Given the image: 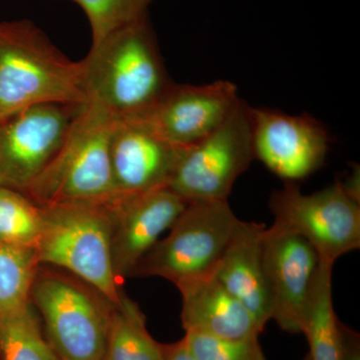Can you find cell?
Masks as SVG:
<instances>
[{
  "mask_svg": "<svg viewBox=\"0 0 360 360\" xmlns=\"http://www.w3.org/2000/svg\"><path fill=\"white\" fill-rule=\"evenodd\" d=\"M84 11L91 28L92 44L111 32L148 16L155 0H71Z\"/></svg>",
  "mask_w": 360,
  "mask_h": 360,
  "instance_id": "cell-22",
  "label": "cell"
},
{
  "mask_svg": "<svg viewBox=\"0 0 360 360\" xmlns=\"http://www.w3.org/2000/svg\"><path fill=\"white\" fill-rule=\"evenodd\" d=\"M303 360H310L309 359V354L307 355V356L304 357V359Z\"/></svg>",
  "mask_w": 360,
  "mask_h": 360,
  "instance_id": "cell-27",
  "label": "cell"
},
{
  "mask_svg": "<svg viewBox=\"0 0 360 360\" xmlns=\"http://www.w3.org/2000/svg\"><path fill=\"white\" fill-rule=\"evenodd\" d=\"M85 103L84 61L66 58L32 21L0 23V122L40 104Z\"/></svg>",
  "mask_w": 360,
  "mask_h": 360,
  "instance_id": "cell-2",
  "label": "cell"
},
{
  "mask_svg": "<svg viewBox=\"0 0 360 360\" xmlns=\"http://www.w3.org/2000/svg\"><path fill=\"white\" fill-rule=\"evenodd\" d=\"M115 122L97 106L82 104L65 141L26 195L39 207L111 200L115 191L110 144Z\"/></svg>",
  "mask_w": 360,
  "mask_h": 360,
  "instance_id": "cell-4",
  "label": "cell"
},
{
  "mask_svg": "<svg viewBox=\"0 0 360 360\" xmlns=\"http://www.w3.org/2000/svg\"><path fill=\"white\" fill-rule=\"evenodd\" d=\"M41 233L34 252L40 266L68 270L111 304L122 291L111 255L113 219L106 202H71L41 207Z\"/></svg>",
  "mask_w": 360,
  "mask_h": 360,
  "instance_id": "cell-3",
  "label": "cell"
},
{
  "mask_svg": "<svg viewBox=\"0 0 360 360\" xmlns=\"http://www.w3.org/2000/svg\"><path fill=\"white\" fill-rule=\"evenodd\" d=\"M269 207L272 225L309 241L324 264L360 248V201L341 182L311 194L302 193L295 182L274 191Z\"/></svg>",
  "mask_w": 360,
  "mask_h": 360,
  "instance_id": "cell-7",
  "label": "cell"
},
{
  "mask_svg": "<svg viewBox=\"0 0 360 360\" xmlns=\"http://www.w3.org/2000/svg\"><path fill=\"white\" fill-rule=\"evenodd\" d=\"M42 224L41 207L25 193L0 186V243L34 250Z\"/></svg>",
  "mask_w": 360,
  "mask_h": 360,
  "instance_id": "cell-21",
  "label": "cell"
},
{
  "mask_svg": "<svg viewBox=\"0 0 360 360\" xmlns=\"http://www.w3.org/2000/svg\"><path fill=\"white\" fill-rule=\"evenodd\" d=\"M265 226L240 220L213 276L262 328L271 321L272 300L262 260Z\"/></svg>",
  "mask_w": 360,
  "mask_h": 360,
  "instance_id": "cell-15",
  "label": "cell"
},
{
  "mask_svg": "<svg viewBox=\"0 0 360 360\" xmlns=\"http://www.w3.org/2000/svg\"><path fill=\"white\" fill-rule=\"evenodd\" d=\"M82 105L40 104L0 122V186L25 193L65 141Z\"/></svg>",
  "mask_w": 360,
  "mask_h": 360,
  "instance_id": "cell-9",
  "label": "cell"
},
{
  "mask_svg": "<svg viewBox=\"0 0 360 360\" xmlns=\"http://www.w3.org/2000/svg\"><path fill=\"white\" fill-rule=\"evenodd\" d=\"M0 360H60L42 333L32 302L0 315Z\"/></svg>",
  "mask_w": 360,
  "mask_h": 360,
  "instance_id": "cell-19",
  "label": "cell"
},
{
  "mask_svg": "<svg viewBox=\"0 0 360 360\" xmlns=\"http://www.w3.org/2000/svg\"><path fill=\"white\" fill-rule=\"evenodd\" d=\"M188 201L168 186L108 200L113 219L111 255L118 279L136 265L172 226Z\"/></svg>",
  "mask_w": 360,
  "mask_h": 360,
  "instance_id": "cell-12",
  "label": "cell"
},
{
  "mask_svg": "<svg viewBox=\"0 0 360 360\" xmlns=\"http://www.w3.org/2000/svg\"><path fill=\"white\" fill-rule=\"evenodd\" d=\"M240 103L238 87L229 80L174 84L144 120L170 143L189 148L219 129Z\"/></svg>",
  "mask_w": 360,
  "mask_h": 360,
  "instance_id": "cell-14",
  "label": "cell"
},
{
  "mask_svg": "<svg viewBox=\"0 0 360 360\" xmlns=\"http://www.w3.org/2000/svg\"><path fill=\"white\" fill-rule=\"evenodd\" d=\"M255 158L288 182L305 179L323 165L329 137L310 116L250 108Z\"/></svg>",
  "mask_w": 360,
  "mask_h": 360,
  "instance_id": "cell-10",
  "label": "cell"
},
{
  "mask_svg": "<svg viewBox=\"0 0 360 360\" xmlns=\"http://www.w3.org/2000/svg\"><path fill=\"white\" fill-rule=\"evenodd\" d=\"M343 188L349 194L354 200L360 201V189H359V168H354V172L345 182H341Z\"/></svg>",
  "mask_w": 360,
  "mask_h": 360,
  "instance_id": "cell-26",
  "label": "cell"
},
{
  "mask_svg": "<svg viewBox=\"0 0 360 360\" xmlns=\"http://www.w3.org/2000/svg\"><path fill=\"white\" fill-rule=\"evenodd\" d=\"M86 103L113 120H144L174 82L161 59L148 16L91 45L84 59Z\"/></svg>",
  "mask_w": 360,
  "mask_h": 360,
  "instance_id": "cell-1",
  "label": "cell"
},
{
  "mask_svg": "<svg viewBox=\"0 0 360 360\" xmlns=\"http://www.w3.org/2000/svg\"><path fill=\"white\" fill-rule=\"evenodd\" d=\"M103 360H165L163 345L149 335L139 305L123 292L111 304Z\"/></svg>",
  "mask_w": 360,
  "mask_h": 360,
  "instance_id": "cell-18",
  "label": "cell"
},
{
  "mask_svg": "<svg viewBox=\"0 0 360 360\" xmlns=\"http://www.w3.org/2000/svg\"><path fill=\"white\" fill-rule=\"evenodd\" d=\"M333 265L319 264L305 309L302 333L310 360H341L340 321L333 302Z\"/></svg>",
  "mask_w": 360,
  "mask_h": 360,
  "instance_id": "cell-17",
  "label": "cell"
},
{
  "mask_svg": "<svg viewBox=\"0 0 360 360\" xmlns=\"http://www.w3.org/2000/svg\"><path fill=\"white\" fill-rule=\"evenodd\" d=\"M262 260L272 300L271 319L290 333H302L305 309L321 259L309 241L271 226L262 236Z\"/></svg>",
  "mask_w": 360,
  "mask_h": 360,
  "instance_id": "cell-11",
  "label": "cell"
},
{
  "mask_svg": "<svg viewBox=\"0 0 360 360\" xmlns=\"http://www.w3.org/2000/svg\"><path fill=\"white\" fill-rule=\"evenodd\" d=\"M253 160L250 106L241 101L219 129L184 150L168 187L187 201L227 200Z\"/></svg>",
  "mask_w": 360,
  "mask_h": 360,
  "instance_id": "cell-8",
  "label": "cell"
},
{
  "mask_svg": "<svg viewBox=\"0 0 360 360\" xmlns=\"http://www.w3.org/2000/svg\"><path fill=\"white\" fill-rule=\"evenodd\" d=\"M165 360H196L186 347L184 340L172 345H163Z\"/></svg>",
  "mask_w": 360,
  "mask_h": 360,
  "instance_id": "cell-25",
  "label": "cell"
},
{
  "mask_svg": "<svg viewBox=\"0 0 360 360\" xmlns=\"http://www.w3.org/2000/svg\"><path fill=\"white\" fill-rule=\"evenodd\" d=\"M30 300L60 360H103L111 303L82 281L40 266Z\"/></svg>",
  "mask_w": 360,
  "mask_h": 360,
  "instance_id": "cell-6",
  "label": "cell"
},
{
  "mask_svg": "<svg viewBox=\"0 0 360 360\" xmlns=\"http://www.w3.org/2000/svg\"><path fill=\"white\" fill-rule=\"evenodd\" d=\"M182 340L196 360H266L258 338L224 340L186 333Z\"/></svg>",
  "mask_w": 360,
  "mask_h": 360,
  "instance_id": "cell-23",
  "label": "cell"
},
{
  "mask_svg": "<svg viewBox=\"0 0 360 360\" xmlns=\"http://www.w3.org/2000/svg\"><path fill=\"white\" fill-rule=\"evenodd\" d=\"M39 264L34 250L0 243V315L30 302Z\"/></svg>",
  "mask_w": 360,
  "mask_h": 360,
  "instance_id": "cell-20",
  "label": "cell"
},
{
  "mask_svg": "<svg viewBox=\"0 0 360 360\" xmlns=\"http://www.w3.org/2000/svg\"><path fill=\"white\" fill-rule=\"evenodd\" d=\"M186 148L168 142L146 120H116L110 144L115 195L168 186Z\"/></svg>",
  "mask_w": 360,
  "mask_h": 360,
  "instance_id": "cell-13",
  "label": "cell"
},
{
  "mask_svg": "<svg viewBox=\"0 0 360 360\" xmlns=\"http://www.w3.org/2000/svg\"><path fill=\"white\" fill-rule=\"evenodd\" d=\"M186 333L224 340L259 338L264 328L213 274L179 286Z\"/></svg>",
  "mask_w": 360,
  "mask_h": 360,
  "instance_id": "cell-16",
  "label": "cell"
},
{
  "mask_svg": "<svg viewBox=\"0 0 360 360\" xmlns=\"http://www.w3.org/2000/svg\"><path fill=\"white\" fill-rule=\"evenodd\" d=\"M341 360H360V338L357 333L340 322Z\"/></svg>",
  "mask_w": 360,
  "mask_h": 360,
  "instance_id": "cell-24",
  "label": "cell"
},
{
  "mask_svg": "<svg viewBox=\"0 0 360 360\" xmlns=\"http://www.w3.org/2000/svg\"><path fill=\"white\" fill-rule=\"evenodd\" d=\"M240 219L229 200H191L167 236L136 265L134 277L156 276L176 288L214 271Z\"/></svg>",
  "mask_w": 360,
  "mask_h": 360,
  "instance_id": "cell-5",
  "label": "cell"
}]
</instances>
